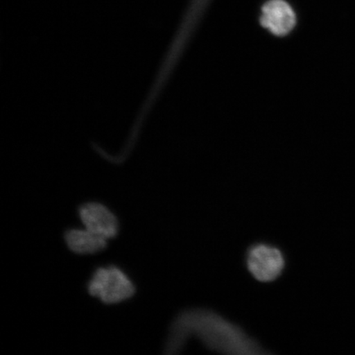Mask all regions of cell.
<instances>
[{"label":"cell","mask_w":355,"mask_h":355,"mask_svg":"<svg viewBox=\"0 0 355 355\" xmlns=\"http://www.w3.org/2000/svg\"><path fill=\"white\" fill-rule=\"evenodd\" d=\"M190 337H196L211 352L226 354H269L254 337L214 310L191 309L174 319L165 345V354H179Z\"/></svg>","instance_id":"obj_1"},{"label":"cell","mask_w":355,"mask_h":355,"mask_svg":"<svg viewBox=\"0 0 355 355\" xmlns=\"http://www.w3.org/2000/svg\"><path fill=\"white\" fill-rule=\"evenodd\" d=\"M87 291L102 303L114 304L132 298L136 288L123 270L110 265L101 266L93 272L87 284Z\"/></svg>","instance_id":"obj_2"},{"label":"cell","mask_w":355,"mask_h":355,"mask_svg":"<svg viewBox=\"0 0 355 355\" xmlns=\"http://www.w3.org/2000/svg\"><path fill=\"white\" fill-rule=\"evenodd\" d=\"M248 272L261 283L276 282L285 272V252L276 244L261 241L252 243L244 257Z\"/></svg>","instance_id":"obj_3"},{"label":"cell","mask_w":355,"mask_h":355,"mask_svg":"<svg viewBox=\"0 0 355 355\" xmlns=\"http://www.w3.org/2000/svg\"><path fill=\"white\" fill-rule=\"evenodd\" d=\"M78 214L84 228L105 239L114 238L119 233L117 217L108 207L99 202H87L79 207Z\"/></svg>","instance_id":"obj_4"},{"label":"cell","mask_w":355,"mask_h":355,"mask_svg":"<svg viewBox=\"0 0 355 355\" xmlns=\"http://www.w3.org/2000/svg\"><path fill=\"white\" fill-rule=\"evenodd\" d=\"M260 22L270 33L282 37L294 29L296 15L286 0H268L261 7Z\"/></svg>","instance_id":"obj_5"},{"label":"cell","mask_w":355,"mask_h":355,"mask_svg":"<svg viewBox=\"0 0 355 355\" xmlns=\"http://www.w3.org/2000/svg\"><path fill=\"white\" fill-rule=\"evenodd\" d=\"M64 239L69 250L78 254H98L107 246V239L86 228L67 230Z\"/></svg>","instance_id":"obj_6"}]
</instances>
